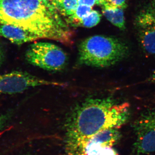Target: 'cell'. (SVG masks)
I'll list each match as a JSON object with an SVG mask.
<instances>
[{"instance_id":"5","label":"cell","mask_w":155,"mask_h":155,"mask_svg":"<svg viewBox=\"0 0 155 155\" xmlns=\"http://www.w3.org/2000/svg\"><path fill=\"white\" fill-rule=\"evenodd\" d=\"M133 128L136 135L133 153L136 155L155 152V109L146 111L135 120Z\"/></svg>"},{"instance_id":"6","label":"cell","mask_w":155,"mask_h":155,"mask_svg":"<svg viewBox=\"0 0 155 155\" xmlns=\"http://www.w3.org/2000/svg\"><path fill=\"white\" fill-rule=\"evenodd\" d=\"M64 85L63 83L45 80L23 71H14L0 75V94H17L43 85Z\"/></svg>"},{"instance_id":"17","label":"cell","mask_w":155,"mask_h":155,"mask_svg":"<svg viewBox=\"0 0 155 155\" xmlns=\"http://www.w3.org/2000/svg\"><path fill=\"white\" fill-rule=\"evenodd\" d=\"M42 1L48 7L56 10L55 5V0H42Z\"/></svg>"},{"instance_id":"8","label":"cell","mask_w":155,"mask_h":155,"mask_svg":"<svg viewBox=\"0 0 155 155\" xmlns=\"http://www.w3.org/2000/svg\"><path fill=\"white\" fill-rule=\"evenodd\" d=\"M122 136L118 128L105 129L95 134L87 143L84 148L85 155H100L106 147L117 144Z\"/></svg>"},{"instance_id":"12","label":"cell","mask_w":155,"mask_h":155,"mask_svg":"<svg viewBox=\"0 0 155 155\" xmlns=\"http://www.w3.org/2000/svg\"><path fill=\"white\" fill-rule=\"evenodd\" d=\"M92 11V7L78 5L75 14L68 18L67 22L75 27L78 26L81 20L88 15Z\"/></svg>"},{"instance_id":"18","label":"cell","mask_w":155,"mask_h":155,"mask_svg":"<svg viewBox=\"0 0 155 155\" xmlns=\"http://www.w3.org/2000/svg\"><path fill=\"white\" fill-rule=\"evenodd\" d=\"M5 58V52L2 45L0 44V67L2 66Z\"/></svg>"},{"instance_id":"3","label":"cell","mask_w":155,"mask_h":155,"mask_svg":"<svg viewBox=\"0 0 155 155\" xmlns=\"http://www.w3.org/2000/svg\"><path fill=\"white\" fill-rule=\"evenodd\" d=\"M129 48L120 39L105 35H94L80 43L78 60L81 64L95 68L114 66L128 55Z\"/></svg>"},{"instance_id":"9","label":"cell","mask_w":155,"mask_h":155,"mask_svg":"<svg viewBox=\"0 0 155 155\" xmlns=\"http://www.w3.org/2000/svg\"><path fill=\"white\" fill-rule=\"evenodd\" d=\"M0 36L8 39L13 44L17 45L23 44L39 39L35 35L28 31L7 24L0 25Z\"/></svg>"},{"instance_id":"16","label":"cell","mask_w":155,"mask_h":155,"mask_svg":"<svg viewBox=\"0 0 155 155\" xmlns=\"http://www.w3.org/2000/svg\"><path fill=\"white\" fill-rule=\"evenodd\" d=\"M78 5L92 7L95 4H96V0H78Z\"/></svg>"},{"instance_id":"14","label":"cell","mask_w":155,"mask_h":155,"mask_svg":"<svg viewBox=\"0 0 155 155\" xmlns=\"http://www.w3.org/2000/svg\"><path fill=\"white\" fill-rule=\"evenodd\" d=\"M102 6L103 8L124 9L127 7V0H104Z\"/></svg>"},{"instance_id":"21","label":"cell","mask_w":155,"mask_h":155,"mask_svg":"<svg viewBox=\"0 0 155 155\" xmlns=\"http://www.w3.org/2000/svg\"><path fill=\"white\" fill-rule=\"evenodd\" d=\"M104 1V0H96V4L102 6Z\"/></svg>"},{"instance_id":"19","label":"cell","mask_w":155,"mask_h":155,"mask_svg":"<svg viewBox=\"0 0 155 155\" xmlns=\"http://www.w3.org/2000/svg\"><path fill=\"white\" fill-rule=\"evenodd\" d=\"M153 13L155 14V0H152L150 5L149 7Z\"/></svg>"},{"instance_id":"7","label":"cell","mask_w":155,"mask_h":155,"mask_svg":"<svg viewBox=\"0 0 155 155\" xmlns=\"http://www.w3.org/2000/svg\"><path fill=\"white\" fill-rule=\"evenodd\" d=\"M135 25L139 42L147 54H155V14L149 7L136 17Z\"/></svg>"},{"instance_id":"4","label":"cell","mask_w":155,"mask_h":155,"mask_svg":"<svg viewBox=\"0 0 155 155\" xmlns=\"http://www.w3.org/2000/svg\"><path fill=\"white\" fill-rule=\"evenodd\" d=\"M25 58L29 64L50 71L64 69L67 62L66 53L58 46L48 42H37L31 45Z\"/></svg>"},{"instance_id":"15","label":"cell","mask_w":155,"mask_h":155,"mask_svg":"<svg viewBox=\"0 0 155 155\" xmlns=\"http://www.w3.org/2000/svg\"><path fill=\"white\" fill-rule=\"evenodd\" d=\"M12 112L10 111L0 115V130L3 129L8 124L12 117Z\"/></svg>"},{"instance_id":"1","label":"cell","mask_w":155,"mask_h":155,"mask_svg":"<svg viewBox=\"0 0 155 155\" xmlns=\"http://www.w3.org/2000/svg\"><path fill=\"white\" fill-rule=\"evenodd\" d=\"M130 106L111 97L87 99L72 110L66 124L67 155H85L92 137L102 130L119 128L130 118Z\"/></svg>"},{"instance_id":"11","label":"cell","mask_w":155,"mask_h":155,"mask_svg":"<svg viewBox=\"0 0 155 155\" xmlns=\"http://www.w3.org/2000/svg\"><path fill=\"white\" fill-rule=\"evenodd\" d=\"M57 11L65 17H71L75 14L78 5V0H55Z\"/></svg>"},{"instance_id":"13","label":"cell","mask_w":155,"mask_h":155,"mask_svg":"<svg viewBox=\"0 0 155 155\" xmlns=\"http://www.w3.org/2000/svg\"><path fill=\"white\" fill-rule=\"evenodd\" d=\"M101 17V15L99 12L96 11H92L87 16L81 20L78 26L91 28L99 23Z\"/></svg>"},{"instance_id":"2","label":"cell","mask_w":155,"mask_h":155,"mask_svg":"<svg viewBox=\"0 0 155 155\" xmlns=\"http://www.w3.org/2000/svg\"><path fill=\"white\" fill-rule=\"evenodd\" d=\"M0 24L20 27L39 39L72 42V32L58 11L42 0H0Z\"/></svg>"},{"instance_id":"10","label":"cell","mask_w":155,"mask_h":155,"mask_svg":"<svg viewBox=\"0 0 155 155\" xmlns=\"http://www.w3.org/2000/svg\"><path fill=\"white\" fill-rule=\"evenodd\" d=\"M102 13L105 17L113 25L120 30H125V21L123 9H102Z\"/></svg>"},{"instance_id":"20","label":"cell","mask_w":155,"mask_h":155,"mask_svg":"<svg viewBox=\"0 0 155 155\" xmlns=\"http://www.w3.org/2000/svg\"><path fill=\"white\" fill-rule=\"evenodd\" d=\"M150 80L152 82H155V70L153 72L152 75L151 76L150 78Z\"/></svg>"},{"instance_id":"22","label":"cell","mask_w":155,"mask_h":155,"mask_svg":"<svg viewBox=\"0 0 155 155\" xmlns=\"http://www.w3.org/2000/svg\"></svg>"}]
</instances>
